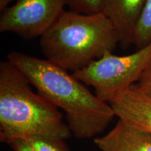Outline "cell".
Returning <instances> with one entry per match:
<instances>
[{
  "label": "cell",
  "mask_w": 151,
  "mask_h": 151,
  "mask_svg": "<svg viewBox=\"0 0 151 151\" xmlns=\"http://www.w3.org/2000/svg\"><path fill=\"white\" fill-rule=\"evenodd\" d=\"M7 60L21 71L39 94L65 113L71 134L78 139L101 134L115 116L112 107L69 71L46 59L12 51Z\"/></svg>",
  "instance_id": "cell-1"
},
{
  "label": "cell",
  "mask_w": 151,
  "mask_h": 151,
  "mask_svg": "<svg viewBox=\"0 0 151 151\" xmlns=\"http://www.w3.org/2000/svg\"><path fill=\"white\" fill-rule=\"evenodd\" d=\"M26 77L10 61L0 63V139L39 137L65 140L72 136L56 106L31 88Z\"/></svg>",
  "instance_id": "cell-2"
},
{
  "label": "cell",
  "mask_w": 151,
  "mask_h": 151,
  "mask_svg": "<svg viewBox=\"0 0 151 151\" xmlns=\"http://www.w3.org/2000/svg\"><path fill=\"white\" fill-rule=\"evenodd\" d=\"M119 43L113 24L102 13L86 15L65 10L41 37L46 60L68 71L88 67Z\"/></svg>",
  "instance_id": "cell-3"
},
{
  "label": "cell",
  "mask_w": 151,
  "mask_h": 151,
  "mask_svg": "<svg viewBox=\"0 0 151 151\" xmlns=\"http://www.w3.org/2000/svg\"><path fill=\"white\" fill-rule=\"evenodd\" d=\"M151 62V43L135 52L119 56L106 51L88 67L72 73L96 95L110 104L138 82Z\"/></svg>",
  "instance_id": "cell-4"
},
{
  "label": "cell",
  "mask_w": 151,
  "mask_h": 151,
  "mask_svg": "<svg viewBox=\"0 0 151 151\" xmlns=\"http://www.w3.org/2000/svg\"><path fill=\"white\" fill-rule=\"evenodd\" d=\"M65 0H15L1 12L0 32L24 39L41 37L65 11Z\"/></svg>",
  "instance_id": "cell-5"
},
{
  "label": "cell",
  "mask_w": 151,
  "mask_h": 151,
  "mask_svg": "<svg viewBox=\"0 0 151 151\" xmlns=\"http://www.w3.org/2000/svg\"><path fill=\"white\" fill-rule=\"evenodd\" d=\"M109 104L119 120L151 133V96L134 84Z\"/></svg>",
  "instance_id": "cell-6"
},
{
  "label": "cell",
  "mask_w": 151,
  "mask_h": 151,
  "mask_svg": "<svg viewBox=\"0 0 151 151\" xmlns=\"http://www.w3.org/2000/svg\"><path fill=\"white\" fill-rule=\"evenodd\" d=\"M146 0H105L101 13L113 24L124 48L134 44L137 26Z\"/></svg>",
  "instance_id": "cell-7"
},
{
  "label": "cell",
  "mask_w": 151,
  "mask_h": 151,
  "mask_svg": "<svg viewBox=\"0 0 151 151\" xmlns=\"http://www.w3.org/2000/svg\"><path fill=\"white\" fill-rule=\"evenodd\" d=\"M94 142L100 151H151V133L118 119L111 131Z\"/></svg>",
  "instance_id": "cell-8"
},
{
  "label": "cell",
  "mask_w": 151,
  "mask_h": 151,
  "mask_svg": "<svg viewBox=\"0 0 151 151\" xmlns=\"http://www.w3.org/2000/svg\"><path fill=\"white\" fill-rule=\"evenodd\" d=\"M151 43V0H146L135 32L134 45L141 49Z\"/></svg>",
  "instance_id": "cell-9"
},
{
  "label": "cell",
  "mask_w": 151,
  "mask_h": 151,
  "mask_svg": "<svg viewBox=\"0 0 151 151\" xmlns=\"http://www.w3.org/2000/svg\"><path fill=\"white\" fill-rule=\"evenodd\" d=\"M69 11L92 15L101 13L105 0H65Z\"/></svg>",
  "instance_id": "cell-10"
},
{
  "label": "cell",
  "mask_w": 151,
  "mask_h": 151,
  "mask_svg": "<svg viewBox=\"0 0 151 151\" xmlns=\"http://www.w3.org/2000/svg\"><path fill=\"white\" fill-rule=\"evenodd\" d=\"M27 140L35 151H70L62 139L33 137Z\"/></svg>",
  "instance_id": "cell-11"
},
{
  "label": "cell",
  "mask_w": 151,
  "mask_h": 151,
  "mask_svg": "<svg viewBox=\"0 0 151 151\" xmlns=\"http://www.w3.org/2000/svg\"><path fill=\"white\" fill-rule=\"evenodd\" d=\"M137 85L143 92L151 96V62L143 72Z\"/></svg>",
  "instance_id": "cell-12"
},
{
  "label": "cell",
  "mask_w": 151,
  "mask_h": 151,
  "mask_svg": "<svg viewBox=\"0 0 151 151\" xmlns=\"http://www.w3.org/2000/svg\"><path fill=\"white\" fill-rule=\"evenodd\" d=\"M14 151H35L27 139H16L9 143Z\"/></svg>",
  "instance_id": "cell-13"
},
{
  "label": "cell",
  "mask_w": 151,
  "mask_h": 151,
  "mask_svg": "<svg viewBox=\"0 0 151 151\" xmlns=\"http://www.w3.org/2000/svg\"><path fill=\"white\" fill-rule=\"evenodd\" d=\"M15 0H0V11L3 12L6 9L9 7V5Z\"/></svg>",
  "instance_id": "cell-14"
}]
</instances>
